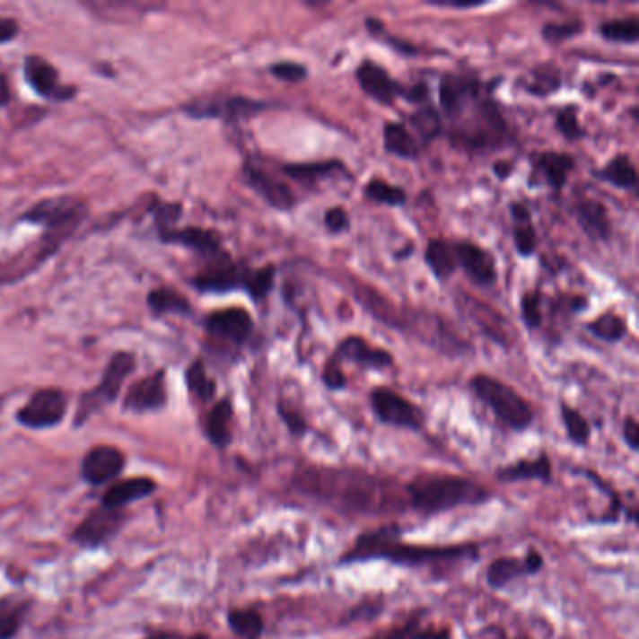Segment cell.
<instances>
[{
  "label": "cell",
  "mask_w": 639,
  "mask_h": 639,
  "mask_svg": "<svg viewBox=\"0 0 639 639\" xmlns=\"http://www.w3.org/2000/svg\"><path fill=\"white\" fill-rule=\"evenodd\" d=\"M186 381L191 394L197 396L203 401H208L216 394V382L206 375V370L201 360H196L186 372Z\"/></svg>",
  "instance_id": "obj_40"
},
{
  "label": "cell",
  "mask_w": 639,
  "mask_h": 639,
  "mask_svg": "<svg viewBox=\"0 0 639 639\" xmlns=\"http://www.w3.org/2000/svg\"><path fill=\"white\" fill-rule=\"evenodd\" d=\"M66 407L68 399L60 390L44 389L36 392L27 406L17 413V420L34 430L53 428L66 415Z\"/></svg>",
  "instance_id": "obj_10"
},
{
  "label": "cell",
  "mask_w": 639,
  "mask_h": 639,
  "mask_svg": "<svg viewBox=\"0 0 639 639\" xmlns=\"http://www.w3.org/2000/svg\"><path fill=\"white\" fill-rule=\"evenodd\" d=\"M594 175L619 189L634 191L637 188V169L628 154L615 156L600 169V171H596Z\"/></svg>",
  "instance_id": "obj_30"
},
{
  "label": "cell",
  "mask_w": 639,
  "mask_h": 639,
  "mask_svg": "<svg viewBox=\"0 0 639 639\" xmlns=\"http://www.w3.org/2000/svg\"><path fill=\"white\" fill-rule=\"evenodd\" d=\"M471 75L446 74L439 84L441 111L449 118L452 144L467 153H492L510 143V130L501 105L492 98L494 84Z\"/></svg>",
  "instance_id": "obj_1"
},
{
  "label": "cell",
  "mask_w": 639,
  "mask_h": 639,
  "mask_svg": "<svg viewBox=\"0 0 639 639\" xmlns=\"http://www.w3.org/2000/svg\"><path fill=\"white\" fill-rule=\"evenodd\" d=\"M411 124L415 127L416 136L420 137L422 144H430L444 132V124L441 113L430 103H424L411 115Z\"/></svg>",
  "instance_id": "obj_33"
},
{
  "label": "cell",
  "mask_w": 639,
  "mask_h": 639,
  "mask_svg": "<svg viewBox=\"0 0 639 639\" xmlns=\"http://www.w3.org/2000/svg\"><path fill=\"white\" fill-rule=\"evenodd\" d=\"M623 437H625V442L630 446L632 451L639 449V424H637V420L634 416H628L625 420Z\"/></svg>",
  "instance_id": "obj_53"
},
{
  "label": "cell",
  "mask_w": 639,
  "mask_h": 639,
  "mask_svg": "<svg viewBox=\"0 0 639 639\" xmlns=\"http://www.w3.org/2000/svg\"><path fill=\"white\" fill-rule=\"evenodd\" d=\"M582 21H563V23H546L542 27V38L549 46H559L566 39L576 38L583 32Z\"/></svg>",
  "instance_id": "obj_45"
},
{
  "label": "cell",
  "mask_w": 639,
  "mask_h": 639,
  "mask_svg": "<svg viewBox=\"0 0 639 639\" xmlns=\"http://www.w3.org/2000/svg\"><path fill=\"white\" fill-rule=\"evenodd\" d=\"M372 409L375 416L382 422L394 425V428H403V430H420L424 424V415L422 411L413 406L409 399L399 396L398 392L379 387L372 392L370 396Z\"/></svg>",
  "instance_id": "obj_8"
},
{
  "label": "cell",
  "mask_w": 639,
  "mask_h": 639,
  "mask_svg": "<svg viewBox=\"0 0 639 639\" xmlns=\"http://www.w3.org/2000/svg\"><path fill=\"white\" fill-rule=\"evenodd\" d=\"M15 34H17L15 21L8 19V17H0V44L10 41L12 38H15Z\"/></svg>",
  "instance_id": "obj_55"
},
{
  "label": "cell",
  "mask_w": 639,
  "mask_h": 639,
  "mask_svg": "<svg viewBox=\"0 0 639 639\" xmlns=\"http://www.w3.org/2000/svg\"><path fill=\"white\" fill-rule=\"evenodd\" d=\"M424 261L430 267L435 278L441 282L452 278L456 270L460 268L454 244L446 242L442 239H433L428 242V246H425V253H424Z\"/></svg>",
  "instance_id": "obj_26"
},
{
  "label": "cell",
  "mask_w": 639,
  "mask_h": 639,
  "mask_svg": "<svg viewBox=\"0 0 639 639\" xmlns=\"http://www.w3.org/2000/svg\"><path fill=\"white\" fill-rule=\"evenodd\" d=\"M165 242H177L189 249L197 251L205 259H214L218 255L225 253L222 248V237L214 231L199 229V227H188V229H171L162 234Z\"/></svg>",
  "instance_id": "obj_21"
},
{
  "label": "cell",
  "mask_w": 639,
  "mask_h": 639,
  "mask_svg": "<svg viewBox=\"0 0 639 639\" xmlns=\"http://www.w3.org/2000/svg\"><path fill=\"white\" fill-rule=\"evenodd\" d=\"M587 330L606 344H617L626 336V321L613 311H606L587 325Z\"/></svg>",
  "instance_id": "obj_35"
},
{
  "label": "cell",
  "mask_w": 639,
  "mask_h": 639,
  "mask_svg": "<svg viewBox=\"0 0 639 639\" xmlns=\"http://www.w3.org/2000/svg\"><path fill=\"white\" fill-rule=\"evenodd\" d=\"M428 4L441 10H475L486 6L487 3H449V0H428Z\"/></svg>",
  "instance_id": "obj_54"
},
{
  "label": "cell",
  "mask_w": 639,
  "mask_h": 639,
  "mask_svg": "<svg viewBox=\"0 0 639 639\" xmlns=\"http://www.w3.org/2000/svg\"><path fill=\"white\" fill-rule=\"evenodd\" d=\"M537 169L542 173L549 188L561 191L566 186L568 177L572 175L573 169H576V160L566 153L547 151L537 156Z\"/></svg>",
  "instance_id": "obj_24"
},
{
  "label": "cell",
  "mask_w": 639,
  "mask_h": 639,
  "mask_svg": "<svg viewBox=\"0 0 639 639\" xmlns=\"http://www.w3.org/2000/svg\"><path fill=\"white\" fill-rule=\"evenodd\" d=\"M401 98H406L407 101H411L420 108V105L428 101V84L420 81V83L413 84V87H403Z\"/></svg>",
  "instance_id": "obj_52"
},
{
  "label": "cell",
  "mask_w": 639,
  "mask_h": 639,
  "mask_svg": "<svg viewBox=\"0 0 639 639\" xmlns=\"http://www.w3.org/2000/svg\"><path fill=\"white\" fill-rule=\"evenodd\" d=\"M134 368H136V356L132 353H117L111 358L108 368H105L100 385L91 394L83 398L81 413L75 424H81L96 407L103 406V403L115 401L120 394L124 381L134 372Z\"/></svg>",
  "instance_id": "obj_7"
},
{
  "label": "cell",
  "mask_w": 639,
  "mask_h": 639,
  "mask_svg": "<svg viewBox=\"0 0 639 639\" xmlns=\"http://www.w3.org/2000/svg\"><path fill=\"white\" fill-rule=\"evenodd\" d=\"M364 197L368 201L387 205V206H403L407 203L406 189L382 179H373L364 186Z\"/></svg>",
  "instance_id": "obj_37"
},
{
  "label": "cell",
  "mask_w": 639,
  "mask_h": 639,
  "mask_svg": "<svg viewBox=\"0 0 639 639\" xmlns=\"http://www.w3.org/2000/svg\"><path fill=\"white\" fill-rule=\"evenodd\" d=\"M274 278H276V268L272 265L255 270H246L242 278V287L255 302H261L263 298H267L268 293L272 291Z\"/></svg>",
  "instance_id": "obj_38"
},
{
  "label": "cell",
  "mask_w": 639,
  "mask_h": 639,
  "mask_svg": "<svg viewBox=\"0 0 639 639\" xmlns=\"http://www.w3.org/2000/svg\"><path fill=\"white\" fill-rule=\"evenodd\" d=\"M25 75L27 81L32 84V89L46 98L64 100L72 96L70 92H64L62 84L58 83V74L51 64L39 57H29L25 62Z\"/></svg>",
  "instance_id": "obj_23"
},
{
  "label": "cell",
  "mask_w": 639,
  "mask_h": 639,
  "mask_svg": "<svg viewBox=\"0 0 639 639\" xmlns=\"http://www.w3.org/2000/svg\"><path fill=\"white\" fill-rule=\"evenodd\" d=\"M165 399H167L165 379L163 373L158 372L154 375H148L137 381L136 385L127 390L124 398V409L134 413L156 411L165 406Z\"/></svg>",
  "instance_id": "obj_20"
},
{
  "label": "cell",
  "mask_w": 639,
  "mask_h": 639,
  "mask_svg": "<svg viewBox=\"0 0 639 639\" xmlns=\"http://www.w3.org/2000/svg\"><path fill=\"white\" fill-rule=\"evenodd\" d=\"M382 144L385 151L399 160H416L420 148L413 134L401 122H387L382 127Z\"/></svg>",
  "instance_id": "obj_27"
},
{
  "label": "cell",
  "mask_w": 639,
  "mask_h": 639,
  "mask_svg": "<svg viewBox=\"0 0 639 639\" xmlns=\"http://www.w3.org/2000/svg\"><path fill=\"white\" fill-rule=\"evenodd\" d=\"M205 328L208 334L225 339L229 344L241 346L253 332V319L242 308H229L210 313L205 319Z\"/></svg>",
  "instance_id": "obj_15"
},
{
  "label": "cell",
  "mask_w": 639,
  "mask_h": 639,
  "mask_svg": "<svg viewBox=\"0 0 639 639\" xmlns=\"http://www.w3.org/2000/svg\"><path fill=\"white\" fill-rule=\"evenodd\" d=\"M510 214H512L514 222H530L532 216H530V210L521 205V203H512L510 205Z\"/></svg>",
  "instance_id": "obj_56"
},
{
  "label": "cell",
  "mask_w": 639,
  "mask_h": 639,
  "mask_svg": "<svg viewBox=\"0 0 639 639\" xmlns=\"http://www.w3.org/2000/svg\"><path fill=\"white\" fill-rule=\"evenodd\" d=\"M323 382H325V387L330 390H344L347 387V379H346L344 372L339 370V366L332 360H330V364L323 370Z\"/></svg>",
  "instance_id": "obj_51"
},
{
  "label": "cell",
  "mask_w": 639,
  "mask_h": 639,
  "mask_svg": "<svg viewBox=\"0 0 639 639\" xmlns=\"http://www.w3.org/2000/svg\"><path fill=\"white\" fill-rule=\"evenodd\" d=\"M544 566V559L537 549H529L525 559L516 557H499L487 568L486 580L487 585L494 589H501L514 580L527 576V573H537Z\"/></svg>",
  "instance_id": "obj_18"
},
{
  "label": "cell",
  "mask_w": 639,
  "mask_h": 639,
  "mask_svg": "<svg viewBox=\"0 0 639 639\" xmlns=\"http://www.w3.org/2000/svg\"><path fill=\"white\" fill-rule=\"evenodd\" d=\"M521 321L529 330H537L542 327V293L538 289L529 291L521 296L520 302Z\"/></svg>",
  "instance_id": "obj_44"
},
{
  "label": "cell",
  "mask_w": 639,
  "mask_h": 639,
  "mask_svg": "<svg viewBox=\"0 0 639 639\" xmlns=\"http://www.w3.org/2000/svg\"><path fill=\"white\" fill-rule=\"evenodd\" d=\"M518 639H520V637H518Z\"/></svg>",
  "instance_id": "obj_60"
},
{
  "label": "cell",
  "mask_w": 639,
  "mask_h": 639,
  "mask_svg": "<svg viewBox=\"0 0 639 639\" xmlns=\"http://www.w3.org/2000/svg\"><path fill=\"white\" fill-rule=\"evenodd\" d=\"M478 556V546H418L401 540V527L396 523L382 525L360 535L353 547L339 559V563H364V561H390L394 565L424 566L433 563H449L458 559H471Z\"/></svg>",
  "instance_id": "obj_3"
},
{
  "label": "cell",
  "mask_w": 639,
  "mask_h": 639,
  "mask_svg": "<svg viewBox=\"0 0 639 639\" xmlns=\"http://www.w3.org/2000/svg\"><path fill=\"white\" fill-rule=\"evenodd\" d=\"M124 518L126 516L120 512V508L100 506L75 529L74 540L83 546H101L117 535L124 523Z\"/></svg>",
  "instance_id": "obj_14"
},
{
  "label": "cell",
  "mask_w": 639,
  "mask_h": 639,
  "mask_svg": "<svg viewBox=\"0 0 639 639\" xmlns=\"http://www.w3.org/2000/svg\"><path fill=\"white\" fill-rule=\"evenodd\" d=\"M512 171H514V165L510 162H497L494 165V173L499 180H506L510 175H512Z\"/></svg>",
  "instance_id": "obj_57"
},
{
  "label": "cell",
  "mask_w": 639,
  "mask_h": 639,
  "mask_svg": "<svg viewBox=\"0 0 639 639\" xmlns=\"http://www.w3.org/2000/svg\"><path fill=\"white\" fill-rule=\"evenodd\" d=\"M242 173H244L246 184L274 210L289 212L296 205V197L293 194V189L284 180L274 179L259 165H255L253 162H246Z\"/></svg>",
  "instance_id": "obj_11"
},
{
  "label": "cell",
  "mask_w": 639,
  "mask_h": 639,
  "mask_svg": "<svg viewBox=\"0 0 639 639\" xmlns=\"http://www.w3.org/2000/svg\"><path fill=\"white\" fill-rule=\"evenodd\" d=\"M497 478L503 482H520V480H551V461L546 454L537 460H520L512 465L501 467Z\"/></svg>",
  "instance_id": "obj_28"
},
{
  "label": "cell",
  "mask_w": 639,
  "mask_h": 639,
  "mask_svg": "<svg viewBox=\"0 0 639 639\" xmlns=\"http://www.w3.org/2000/svg\"><path fill=\"white\" fill-rule=\"evenodd\" d=\"M10 101V83L4 75H0V108Z\"/></svg>",
  "instance_id": "obj_59"
},
{
  "label": "cell",
  "mask_w": 639,
  "mask_h": 639,
  "mask_svg": "<svg viewBox=\"0 0 639 639\" xmlns=\"http://www.w3.org/2000/svg\"><path fill=\"white\" fill-rule=\"evenodd\" d=\"M572 214L576 218L580 229L587 234L591 241L606 242L611 234V220L606 205L594 199L582 201L573 205Z\"/></svg>",
  "instance_id": "obj_22"
},
{
  "label": "cell",
  "mask_w": 639,
  "mask_h": 639,
  "mask_svg": "<svg viewBox=\"0 0 639 639\" xmlns=\"http://www.w3.org/2000/svg\"><path fill=\"white\" fill-rule=\"evenodd\" d=\"M355 75H356L360 89L364 91V94L381 105H392L396 101V98L401 96L403 84H399L396 79H392V75L389 74L387 68L379 66L377 62H373L370 58L362 60L358 64Z\"/></svg>",
  "instance_id": "obj_12"
},
{
  "label": "cell",
  "mask_w": 639,
  "mask_h": 639,
  "mask_svg": "<svg viewBox=\"0 0 639 639\" xmlns=\"http://www.w3.org/2000/svg\"><path fill=\"white\" fill-rule=\"evenodd\" d=\"M599 32L604 39L613 41V44L632 46L639 39V19L635 15L604 21L599 27Z\"/></svg>",
  "instance_id": "obj_34"
},
{
  "label": "cell",
  "mask_w": 639,
  "mask_h": 639,
  "mask_svg": "<svg viewBox=\"0 0 639 639\" xmlns=\"http://www.w3.org/2000/svg\"><path fill=\"white\" fill-rule=\"evenodd\" d=\"M468 385H471L475 396L480 401H484L486 406L495 413V416L508 425V428L523 432L532 424L535 413H532L527 399L521 394H518L512 387H508L506 382L492 375L480 373L475 375Z\"/></svg>",
  "instance_id": "obj_6"
},
{
  "label": "cell",
  "mask_w": 639,
  "mask_h": 639,
  "mask_svg": "<svg viewBox=\"0 0 639 639\" xmlns=\"http://www.w3.org/2000/svg\"><path fill=\"white\" fill-rule=\"evenodd\" d=\"M146 639H208L206 635H180V634H171V632H160V634H153L148 635Z\"/></svg>",
  "instance_id": "obj_58"
},
{
  "label": "cell",
  "mask_w": 639,
  "mask_h": 639,
  "mask_svg": "<svg viewBox=\"0 0 639 639\" xmlns=\"http://www.w3.org/2000/svg\"><path fill=\"white\" fill-rule=\"evenodd\" d=\"M84 216H87V203L84 201L77 197H55L38 203L23 218L48 227V237L44 239L41 253H44V258H49L60 242L68 239L79 227Z\"/></svg>",
  "instance_id": "obj_5"
},
{
  "label": "cell",
  "mask_w": 639,
  "mask_h": 639,
  "mask_svg": "<svg viewBox=\"0 0 639 639\" xmlns=\"http://www.w3.org/2000/svg\"><path fill=\"white\" fill-rule=\"evenodd\" d=\"M514 246L521 258H530L537 249V231L530 222H514Z\"/></svg>",
  "instance_id": "obj_46"
},
{
  "label": "cell",
  "mask_w": 639,
  "mask_h": 639,
  "mask_svg": "<svg viewBox=\"0 0 639 639\" xmlns=\"http://www.w3.org/2000/svg\"><path fill=\"white\" fill-rule=\"evenodd\" d=\"M156 489L154 480L151 478H130L115 484L109 487L108 492L101 497V506L108 508H122L126 504H130L132 501L144 499L146 495H151Z\"/></svg>",
  "instance_id": "obj_25"
},
{
  "label": "cell",
  "mask_w": 639,
  "mask_h": 639,
  "mask_svg": "<svg viewBox=\"0 0 639 639\" xmlns=\"http://www.w3.org/2000/svg\"><path fill=\"white\" fill-rule=\"evenodd\" d=\"M344 360L355 362L356 366L366 370H385L394 364V356L389 351L368 346L366 339H362L360 336H349L337 346L332 362L337 364V362Z\"/></svg>",
  "instance_id": "obj_16"
},
{
  "label": "cell",
  "mask_w": 639,
  "mask_h": 639,
  "mask_svg": "<svg viewBox=\"0 0 639 639\" xmlns=\"http://www.w3.org/2000/svg\"><path fill=\"white\" fill-rule=\"evenodd\" d=\"M148 306L154 313H188L189 304L173 289H156L148 294Z\"/></svg>",
  "instance_id": "obj_39"
},
{
  "label": "cell",
  "mask_w": 639,
  "mask_h": 639,
  "mask_svg": "<svg viewBox=\"0 0 639 639\" xmlns=\"http://www.w3.org/2000/svg\"><path fill=\"white\" fill-rule=\"evenodd\" d=\"M231 418H232V406L229 399L218 401L206 416L205 422L206 437L210 439L212 444L220 446V449H223V446L231 442V428H229Z\"/></svg>",
  "instance_id": "obj_31"
},
{
  "label": "cell",
  "mask_w": 639,
  "mask_h": 639,
  "mask_svg": "<svg viewBox=\"0 0 639 639\" xmlns=\"http://www.w3.org/2000/svg\"><path fill=\"white\" fill-rule=\"evenodd\" d=\"M296 492L351 514H389L401 508L387 482L366 471L337 467H310L293 480Z\"/></svg>",
  "instance_id": "obj_2"
},
{
  "label": "cell",
  "mask_w": 639,
  "mask_h": 639,
  "mask_svg": "<svg viewBox=\"0 0 639 639\" xmlns=\"http://www.w3.org/2000/svg\"><path fill=\"white\" fill-rule=\"evenodd\" d=\"M268 70L274 77H278L287 83H301V81L308 79V68L304 66V64H298V62L282 60V62L272 64Z\"/></svg>",
  "instance_id": "obj_47"
},
{
  "label": "cell",
  "mask_w": 639,
  "mask_h": 639,
  "mask_svg": "<svg viewBox=\"0 0 639 639\" xmlns=\"http://www.w3.org/2000/svg\"><path fill=\"white\" fill-rule=\"evenodd\" d=\"M25 604L4 602L0 604V639H12L21 628L25 617Z\"/></svg>",
  "instance_id": "obj_43"
},
{
  "label": "cell",
  "mask_w": 639,
  "mask_h": 639,
  "mask_svg": "<svg viewBox=\"0 0 639 639\" xmlns=\"http://www.w3.org/2000/svg\"><path fill=\"white\" fill-rule=\"evenodd\" d=\"M124 467V454L115 449V446H96L89 451L87 456L83 458L81 473L83 478L92 486L105 484L108 480L115 478Z\"/></svg>",
  "instance_id": "obj_19"
},
{
  "label": "cell",
  "mask_w": 639,
  "mask_h": 639,
  "mask_svg": "<svg viewBox=\"0 0 639 639\" xmlns=\"http://www.w3.org/2000/svg\"><path fill=\"white\" fill-rule=\"evenodd\" d=\"M244 272H241L229 258V253H222L214 259H208V267L194 280L199 291L206 293H225L242 287Z\"/></svg>",
  "instance_id": "obj_17"
},
{
  "label": "cell",
  "mask_w": 639,
  "mask_h": 639,
  "mask_svg": "<svg viewBox=\"0 0 639 639\" xmlns=\"http://www.w3.org/2000/svg\"><path fill=\"white\" fill-rule=\"evenodd\" d=\"M325 227L332 234H342L351 229V218L347 214V210L342 206H332L327 210L325 214Z\"/></svg>",
  "instance_id": "obj_49"
},
{
  "label": "cell",
  "mask_w": 639,
  "mask_h": 639,
  "mask_svg": "<svg viewBox=\"0 0 639 639\" xmlns=\"http://www.w3.org/2000/svg\"><path fill=\"white\" fill-rule=\"evenodd\" d=\"M278 415L282 416V420L285 422V425L293 435H304L308 432V424H306L304 416L298 411L287 407L285 403H278Z\"/></svg>",
  "instance_id": "obj_50"
},
{
  "label": "cell",
  "mask_w": 639,
  "mask_h": 639,
  "mask_svg": "<svg viewBox=\"0 0 639 639\" xmlns=\"http://www.w3.org/2000/svg\"><path fill=\"white\" fill-rule=\"evenodd\" d=\"M561 84H563L561 70L556 66V64L546 62L530 72L529 79L523 83V89L532 96L546 98L549 94H556L561 89Z\"/></svg>",
  "instance_id": "obj_32"
},
{
  "label": "cell",
  "mask_w": 639,
  "mask_h": 639,
  "mask_svg": "<svg viewBox=\"0 0 639 639\" xmlns=\"http://www.w3.org/2000/svg\"><path fill=\"white\" fill-rule=\"evenodd\" d=\"M270 108L272 105L263 100H251L244 96H222L191 103L188 113L197 118H223L232 122L251 118Z\"/></svg>",
  "instance_id": "obj_9"
},
{
  "label": "cell",
  "mask_w": 639,
  "mask_h": 639,
  "mask_svg": "<svg viewBox=\"0 0 639 639\" xmlns=\"http://www.w3.org/2000/svg\"><path fill=\"white\" fill-rule=\"evenodd\" d=\"M282 171L284 175L296 180L298 184L313 186L337 171H346V165L337 160L315 162V163H285L282 167Z\"/></svg>",
  "instance_id": "obj_29"
},
{
  "label": "cell",
  "mask_w": 639,
  "mask_h": 639,
  "mask_svg": "<svg viewBox=\"0 0 639 639\" xmlns=\"http://www.w3.org/2000/svg\"><path fill=\"white\" fill-rule=\"evenodd\" d=\"M407 503L422 514H439L465 504L487 501V489L473 480L449 473H424L406 486Z\"/></svg>",
  "instance_id": "obj_4"
},
{
  "label": "cell",
  "mask_w": 639,
  "mask_h": 639,
  "mask_svg": "<svg viewBox=\"0 0 639 639\" xmlns=\"http://www.w3.org/2000/svg\"><path fill=\"white\" fill-rule=\"evenodd\" d=\"M561 415H563V422H565L568 439L572 442L582 444V446L587 444L589 439H591V425L585 420V416L580 411L566 406V403H563V406H561Z\"/></svg>",
  "instance_id": "obj_41"
},
{
  "label": "cell",
  "mask_w": 639,
  "mask_h": 639,
  "mask_svg": "<svg viewBox=\"0 0 639 639\" xmlns=\"http://www.w3.org/2000/svg\"><path fill=\"white\" fill-rule=\"evenodd\" d=\"M381 639H451L449 632H433V630H418L416 623H409L403 628H398Z\"/></svg>",
  "instance_id": "obj_48"
},
{
  "label": "cell",
  "mask_w": 639,
  "mask_h": 639,
  "mask_svg": "<svg viewBox=\"0 0 639 639\" xmlns=\"http://www.w3.org/2000/svg\"><path fill=\"white\" fill-rule=\"evenodd\" d=\"M556 127L566 141H580V139L585 137L583 126L578 120V108H576V105H572V103L566 105V108H563L557 113Z\"/></svg>",
  "instance_id": "obj_42"
},
{
  "label": "cell",
  "mask_w": 639,
  "mask_h": 639,
  "mask_svg": "<svg viewBox=\"0 0 639 639\" xmlns=\"http://www.w3.org/2000/svg\"><path fill=\"white\" fill-rule=\"evenodd\" d=\"M458 267L463 268L467 278L475 285L492 287L497 282V265L494 255L473 242H454Z\"/></svg>",
  "instance_id": "obj_13"
},
{
  "label": "cell",
  "mask_w": 639,
  "mask_h": 639,
  "mask_svg": "<svg viewBox=\"0 0 639 639\" xmlns=\"http://www.w3.org/2000/svg\"><path fill=\"white\" fill-rule=\"evenodd\" d=\"M227 623L242 639H259L265 630L263 617L255 609H232L227 615Z\"/></svg>",
  "instance_id": "obj_36"
}]
</instances>
